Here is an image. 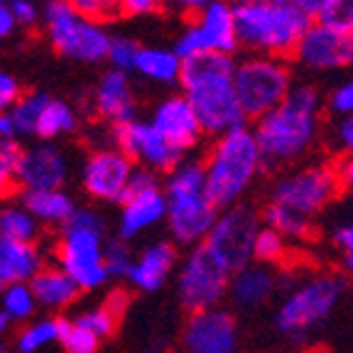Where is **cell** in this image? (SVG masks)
Returning <instances> with one entry per match:
<instances>
[{
  "mask_svg": "<svg viewBox=\"0 0 353 353\" xmlns=\"http://www.w3.org/2000/svg\"><path fill=\"white\" fill-rule=\"evenodd\" d=\"M236 66L238 64L231 54H219V52L184 59L179 86L204 128V135L221 138L245 125V113L233 86Z\"/></svg>",
  "mask_w": 353,
  "mask_h": 353,
  "instance_id": "obj_1",
  "label": "cell"
},
{
  "mask_svg": "<svg viewBox=\"0 0 353 353\" xmlns=\"http://www.w3.org/2000/svg\"><path fill=\"white\" fill-rule=\"evenodd\" d=\"M321 94L309 83H294L285 103L255 121L263 162L270 167L292 165L314 148L319 138Z\"/></svg>",
  "mask_w": 353,
  "mask_h": 353,
  "instance_id": "obj_2",
  "label": "cell"
},
{
  "mask_svg": "<svg viewBox=\"0 0 353 353\" xmlns=\"http://www.w3.org/2000/svg\"><path fill=\"white\" fill-rule=\"evenodd\" d=\"M238 42L253 54L290 57L302 42L312 20L290 0H231Z\"/></svg>",
  "mask_w": 353,
  "mask_h": 353,
  "instance_id": "obj_3",
  "label": "cell"
},
{
  "mask_svg": "<svg viewBox=\"0 0 353 353\" xmlns=\"http://www.w3.org/2000/svg\"><path fill=\"white\" fill-rule=\"evenodd\" d=\"M263 165V152L250 128L241 125L216 138L204 162L206 189L211 201L219 209L236 206L255 182Z\"/></svg>",
  "mask_w": 353,
  "mask_h": 353,
  "instance_id": "obj_4",
  "label": "cell"
},
{
  "mask_svg": "<svg viewBox=\"0 0 353 353\" xmlns=\"http://www.w3.org/2000/svg\"><path fill=\"white\" fill-rule=\"evenodd\" d=\"M167 223L176 243L201 245L219 219V206L206 189L201 162L184 160L167 174Z\"/></svg>",
  "mask_w": 353,
  "mask_h": 353,
  "instance_id": "obj_5",
  "label": "cell"
},
{
  "mask_svg": "<svg viewBox=\"0 0 353 353\" xmlns=\"http://www.w3.org/2000/svg\"><path fill=\"white\" fill-rule=\"evenodd\" d=\"M346 285L339 275H314L297 285L275 312V329L290 341H302L314 334L339 307Z\"/></svg>",
  "mask_w": 353,
  "mask_h": 353,
  "instance_id": "obj_6",
  "label": "cell"
},
{
  "mask_svg": "<svg viewBox=\"0 0 353 353\" xmlns=\"http://www.w3.org/2000/svg\"><path fill=\"white\" fill-rule=\"evenodd\" d=\"M59 268L77 280L81 290H96L108 280L103 223L91 209H74L59 241Z\"/></svg>",
  "mask_w": 353,
  "mask_h": 353,
  "instance_id": "obj_7",
  "label": "cell"
},
{
  "mask_svg": "<svg viewBox=\"0 0 353 353\" xmlns=\"http://www.w3.org/2000/svg\"><path fill=\"white\" fill-rule=\"evenodd\" d=\"M238 101L245 113V118H263L265 113L275 110L285 103V99L292 91V72L285 59L280 57L255 54L238 61L233 74Z\"/></svg>",
  "mask_w": 353,
  "mask_h": 353,
  "instance_id": "obj_8",
  "label": "cell"
},
{
  "mask_svg": "<svg viewBox=\"0 0 353 353\" xmlns=\"http://www.w3.org/2000/svg\"><path fill=\"white\" fill-rule=\"evenodd\" d=\"M44 25L50 42L54 44L61 54L72 57L77 61H96L108 59L110 50V34L101 22L86 20L72 8L69 0H50L44 6Z\"/></svg>",
  "mask_w": 353,
  "mask_h": 353,
  "instance_id": "obj_9",
  "label": "cell"
},
{
  "mask_svg": "<svg viewBox=\"0 0 353 353\" xmlns=\"http://www.w3.org/2000/svg\"><path fill=\"white\" fill-rule=\"evenodd\" d=\"M339 189L341 184L331 167H299L277 179V184L272 187L270 206L314 223V216L331 204V199L336 196Z\"/></svg>",
  "mask_w": 353,
  "mask_h": 353,
  "instance_id": "obj_10",
  "label": "cell"
},
{
  "mask_svg": "<svg viewBox=\"0 0 353 353\" xmlns=\"http://www.w3.org/2000/svg\"><path fill=\"white\" fill-rule=\"evenodd\" d=\"M231 277L233 272L201 243L187 255V260L179 268V275H176L179 302L192 314L216 309L231 290Z\"/></svg>",
  "mask_w": 353,
  "mask_h": 353,
  "instance_id": "obj_11",
  "label": "cell"
},
{
  "mask_svg": "<svg viewBox=\"0 0 353 353\" xmlns=\"http://www.w3.org/2000/svg\"><path fill=\"white\" fill-rule=\"evenodd\" d=\"M260 228H263L260 216L250 206L236 204L221 211L204 245L228 270L238 272L241 268L253 263V248Z\"/></svg>",
  "mask_w": 353,
  "mask_h": 353,
  "instance_id": "obj_12",
  "label": "cell"
},
{
  "mask_svg": "<svg viewBox=\"0 0 353 353\" xmlns=\"http://www.w3.org/2000/svg\"><path fill=\"white\" fill-rule=\"evenodd\" d=\"M241 47L233 17L231 0H214L206 10L196 15V20L184 30L174 42V52L179 59L219 52V54H233Z\"/></svg>",
  "mask_w": 353,
  "mask_h": 353,
  "instance_id": "obj_13",
  "label": "cell"
},
{
  "mask_svg": "<svg viewBox=\"0 0 353 353\" xmlns=\"http://www.w3.org/2000/svg\"><path fill=\"white\" fill-rule=\"evenodd\" d=\"M121 204L123 211L118 219V233L123 241H130L167 219V194L165 189H160L152 172L145 167L132 172Z\"/></svg>",
  "mask_w": 353,
  "mask_h": 353,
  "instance_id": "obj_14",
  "label": "cell"
},
{
  "mask_svg": "<svg viewBox=\"0 0 353 353\" xmlns=\"http://www.w3.org/2000/svg\"><path fill=\"white\" fill-rule=\"evenodd\" d=\"M116 143L118 150L140 162L150 172H172L182 160V154L174 145H170L160 132L154 130L152 123L130 121L116 128Z\"/></svg>",
  "mask_w": 353,
  "mask_h": 353,
  "instance_id": "obj_15",
  "label": "cell"
},
{
  "mask_svg": "<svg viewBox=\"0 0 353 353\" xmlns=\"http://www.w3.org/2000/svg\"><path fill=\"white\" fill-rule=\"evenodd\" d=\"M294 59L314 72H331L353 64V32H339L324 22H312L302 42L294 50Z\"/></svg>",
  "mask_w": 353,
  "mask_h": 353,
  "instance_id": "obj_16",
  "label": "cell"
},
{
  "mask_svg": "<svg viewBox=\"0 0 353 353\" xmlns=\"http://www.w3.org/2000/svg\"><path fill=\"white\" fill-rule=\"evenodd\" d=\"M184 351L187 353H236L238 321L226 309H206L189 316L184 326Z\"/></svg>",
  "mask_w": 353,
  "mask_h": 353,
  "instance_id": "obj_17",
  "label": "cell"
},
{
  "mask_svg": "<svg viewBox=\"0 0 353 353\" xmlns=\"http://www.w3.org/2000/svg\"><path fill=\"white\" fill-rule=\"evenodd\" d=\"M135 172L123 150H96L83 165V187L101 201H123Z\"/></svg>",
  "mask_w": 353,
  "mask_h": 353,
  "instance_id": "obj_18",
  "label": "cell"
},
{
  "mask_svg": "<svg viewBox=\"0 0 353 353\" xmlns=\"http://www.w3.org/2000/svg\"><path fill=\"white\" fill-rule=\"evenodd\" d=\"M154 130L160 132L162 138L170 145H174L179 152H187V150L196 148L201 135H204V128L199 123L196 113H194L192 103L182 96H170V99L162 101L152 113Z\"/></svg>",
  "mask_w": 353,
  "mask_h": 353,
  "instance_id": "obj_19",
  "label": "cell"
},
{
  "mask_svg": "<svg viewBox=\"0 0 353 353\" xmlns=\"http://www.w3.org/2000/svg\"><path fill=\"white\" fill-rule=\"evenodd\" d=\"M66 160L59 148L54 145H34L25 150L20 157L17 170V184L25 187V192L34 189H61L66 182Z\"/></svg>",
  "mask_w": 353,
  "mask_h": 353,
  "instance_id": "obj_20",
  "label": "cell"
},
{
  "mask_svg": "<svg viewBox=\"0 0 353 353\" xmlns=\"http://www.w3.org/2000/svg\"><path fill=\"white\" fill-rule=\"evenodd\" d=\"M96 110L105 121L116 123V128L135 121V96L128 74L110 69L101 77L96 86Z\"/></svg>",
  "mask_w": 353,
  "mask_h": 353,
  "instance_id": "obj_21",
  "label": "cell"
},
{
  "mask_svg": "<svg viewBox=\"0 0 353 353\" xmlns=\"http://www.w3.org/2000/svg\"><path fill=\"white\" fill-rule=\"evenodd\" d=\"M275 290H277V275L270 265L250 263L245 268H241L238 272H233L228 294H231V299L238 307L255 309L268 302L275 294Z\"/></svg>",
  "mask_w": 353,
  "mask_h": 353,
  "instance_id": "obj_22",
  "label": "cell"
},
{
  "mask_svg": "<svg viewBox=\"0 0 353 353\" xmlns=\"http://www.w3.org/2000/svg\"><path fill=\"white\" fill-rule=\"evenodd\" d=\"M42 270V255L34 243L0 238V285H30Z\"/></svg>",
  "mask_w": 353,
  "mask_h": 353,
  "instance_id": "obj_23",
  "label": "cell"
},
{
  "mask_svg": "<svg viewBox=\"0 0 353 353\" xmlns=\"http://www.w3.org/2000/svg\"><path fill=\"white\" fill-rule=\"evenodd\" d=\"M172 268H174V248L170 243H152L132 263L128 280H130L132 287H138L143 292H154L167 282Z\"/></svg>",
  "mask_w": 353,
  "mask_h": 353,
  "instance_id": "obj_24",
  "label": "cell"
},
{
  "mask_svg": "<svg viewBox=\"0 0 353 353\" xmlns=\"http://www.w3.org/2000/svg\"><path fill=\"white\" fill-rule=\"evenodd\" d=\"M37 304L47 309H64L77 299V294L81 292V287L77 285L69 272L64 268H42L39 275L30 282Z\"/></svg>",
  "mask_w": 353,
  "mask_h": 353,
  "instance_id": "obj_25",
  "label": "cell"
},
{
  "mask_svg": "<svg viewBox=\"0 0 353 353\" xmlns=\"http://www.w3.org/2000/svg\"><path fill=\"white\" fill-rule=\"evenodd\" d=\"M22 206L42 223H66L74 214V201L61 189H34L22 194Z\"/></svg>",
  "mask_w": 353,
  "mask_h": 353,
  "instance_id": "obj_26",
  "label": "cell"
},
{
  "mask_svg": "<svg viewBox=\"0 0 353 353\" xmlns=\"http://www.w3.org/2000/svg\"><path fill=\"white\" fill-rule=\"evenodd\" d=\"M184 61L176 57L174 50L165 47H143L138 57L135 72L154 83H179Z\"/></svg>",
  "mask_w": 353,
  "mask_h": 353,
  "instance_id": "obj_27",
  "label": "cell"
},
{
  "mask_svg": "<svg viewBox=\"0 0 353 353\" xmlns=\"http://www.w3.org/2000/svg\"><path fill=\"white\" fill-rule=\"evenodd\" d=\"M77 128V113L69 103L64 101H54L50 99L47 108H44L42 118H39L37 125V138L42 140H54L59 135H66Z\"/></svg>",
  "mask_w": 353,
  "mask_h": 353,
  "instance_id": "obj_28",
  "label": "cell"
},
{
  "mask_svg": "<svg viewBox=\"0 0 353 353\" xmlns=\"http://www.w3.org/2000/svg\"><path fill=\"white\" fill-rule=\"evenodd\" d=\"M0 238L32 243L37 238V219L25 206H8L0 211Z\"/></svg>",
  "mask_w": 353,
  "mask_h": 353,
  "instance_id": "obj_29",
  "label": "cell"
},
{
  "mask_svg": "<svg viewBox=\"0 0 353 353\" xmlns=\"http://www.w3.org/2000/svg\"><path fill=\"white\" fill-rule=\"evenodd\" d=\"M50 103V96L47 94H22V99L12 105L10 116L17 125V135H37L39 118H42L44 108Z\"/></svg>",
  "mask_w": 353,
  "mask_h": 353,
  "instance_id": "obj_30",
  "label": "cell"
},
{
  "mask_svg": "<svg viewBox=\"0 0 353 353\" xmlns=\"http://www.w3.org/2000/svg\"><path fill=\"white\" fill-rule=\"evenodd\" d=\"M61 319H39L30 324L28 329L20 331L17 336V351L20 353H34L39 348L50 346L52 341H59Z\"/></svg>",
  "mask_w": 353,
  "mask_h": 353,
  "instance_id": "obj_31",
  "label": "cell"
},
{
  "mask_svg": "<svg viewBox=\"0 0 353 353\" xmlns=\"http://www.w3.org/2000/svg\"><path fill=\"white\" fill-rule=\"evenodd\" d=\"M287 258V238L270 226H263L253 248V260L260 265H277Z\"/></svg>",
  "mask_w": 353,
  "mask_h": 353,
  "instance_id": "obj_32",
  "label": "cell"
},
{
  "mask_svg": "<svg viewBox=\"0 0 353 353\" xmlns=\"http://www.w3.org/2000/svg\"><path fill=\"white\" fill-rule=\"evenodd\" d=\"M34 304H37V297H34L30 285H8L6 292H3V312L10 321L30 319L34 312Z\"/></svg>",
  "mask_w": 353,
  "mask_h": 353,
  "instance_id": "obj_33",
  "label": "cell"
},
{
  "mask_svg": "<svg viewBox=\"0 0 353 353\" xmlns=\"http://www.w3.org/2000/svg\"><path fill=\"white\" fill-rule=\"evenodd\" d=\"M59 343L64 346L66 353H96L99 351L101 339L94 336V334L86 331L83 326H79L77 321L61 319Z\"/></svg>",
  "mask_w": 353,
  "mask_h": 353,
  "instance_id": "obj_34",
  "label": "cell"
},
{
  "mask_svg": "<svg viewBox=\"0 0 353 353\" xmlns=\"http://www.w3.org/2000/svg\"><path fill=\"white\" fill-rule=\"evenodd\" d=\"M20 157H22V150L17 148L15 140L0 138V199L8 196L15 189Z\"/></svg>",
  "mask_w": 353,
  "mask_h": 353,
  "instance_id": "obj_35",
  "label": "cell"
},
{
  "mask_svg": "<svg viewBox=\"0 0 353 353\" xmlns=\"http://www.w3.org/2000/svg\"><path fill=\"white\" fill-rule=\"evenodd\" d=\"M140 47L135 39L130 37H113L110 39V50H108V61L113 64L116 72H132L138 66V57H140Z\"/></svg>",
  "mask_w": 353,
  "mask_h": 353,
  "instance_id": "obj_36",
  "label": "cell"
},
{
  "mask_svg": "<svg viewBox=\"0 0 353 353\" xmlns=\"http://www.w3.org/2000/svg\"><path fill=\"white\" fill-rule=\"evenodd\" d=\"M79 326H83L86 331H91L94 336H99V339H103V336H108V334H113V329H116V321H118V316L110 312L108 307H96V309H88V312H83V314H79L77 319Z\"/></svg>",
  "mask_w": 353,
  "mask_h": 353,
  "instance_id": "obj_37",
  "label": "cell"
},
{
  "mask_svg": "<svg viewBox=\"0 0 353 353\" xmlns=\"http://www.w3.org/2000/svg\"><path fill=\"white\" fill-rule=\"evenodd\" d=\"M132 258L130 248H128V243L123 241H108L105 243V268H108V275H116V277H128L132 270Z\"/></svg>",
  "mask_w": 353,
  "mask_h": 353,
  "instance_id": "obj_38",
  "label": "cell"
},
{
  "mask_svg": "<svg viewBox=\"0 0 353 353\" xmlns=\"http://www.w3.org/2000/svg\"><path fill=\"white\" fill-rule=\"evenodd\" d=\"M72 8L86 20L105 22L121 15V3L118 0H69Z\"/></svg>",
  "mask_w": 353,
  "mask_h": 353,
  "instance_id": "obj_39",
  "label": "cell"
},
{
  "mask_svg": "<svg viewBox=\"0 0 353 353\" xmlns=\"http://www.w3.org/2000/svg\"><path fill=\"white\" fill-rule=\"evenodd\" d=\"M316 22H324L339 32H353V0H331V6Z\"/></svg>",
  "mask_w": 353,
  "mask_h": 353,
  "instance_id": "obj_40",
  "label": "cell"
},
{
  "mask_svg": "<svg viewBox=\"0 0 353 353\" xmlns=\"http://www.w3.org/2000/svg\"><path fill=\"white\" fill-rule=\"evenodd\" d=\"M326 105H329L331 113H336V116H341V118L353 116V79L351 81L339 83V86L331 91Z\"/></svg>",
  "mask_w": 353,
  "mask_h": 353,
  "instance_id": "obj_41",
  "label": "cell"
},
{
  "mask_svg": "<svg viewBox=\"0 0 353 353\" xmlns=\"http://www.w3.org/2000/svg\"><path fill=\"white\" fill-rule=\"evenodd\" d=\"M22 99V88L12 74L0 72V113H8L12 110V105Z\"/></svg>",
  "mask_w": 353,
  "mask_h": 353,
  "instance_id": "obj_42",
  "label": "cell"
},
{
  "mask_svg": "<svg viewBox=\"0 0 353 353\" xmlns=\"http://www.w3.org/2000/svg\"><path fill=\"white\" fill-rule=\"evenodd\" d=\"M10 10L15 22L22 25V28H32V25H37L39 17H42L37 3H32V0H10Z\"/></svg>",
  "mask_w": 353,
  "mask_h": 353,
  "instance_id": "obj_43",
  "label": "cell"
},
{
  "mask_svg": "<svg viewBox=\"0 0 353 353\" xmlns=\"http://www.w3.org/2000/svg\"><path fill=\"white\" fill-rule=\"evenodd\" d=\"M121 3V12L125 15H152L162 8V0H118Z\"/></svg>",
  "mask_w": 353,
  "mask_h": 353,
  "instance_id": "obj_44",
  "label": "cell"
},
{
  "mask_svg": "<svg viewBox=\"0 0 353 353\" xmlns=\"http://www.w3.org/2000/svg\"><path fill=\"white\" fill-rule=\"evenodd\" d=\"M214 0H162V6L170 8V10L184 12V15H199L201 10L211 6Z\"/></svg>",
  "mask_w": 353,
  "mask_h": 353,
  "instance_id": "obj_45",
  "label": "cell"
},
{
  "mask_svg": "<svg viewBox=\"0 0 353 353\" xmlns=\"http://www.w3.org/2000/svg\"><path fill=\"white\" fill-rule=\"evenodd\" d=\"M290 3H292L302 15H307L312 22L319 20L326 12V8L331 6V0H290Z\"/></svg>",
  "mask_w": 353,
  "mask_h": 353,
  "instance_id": "obj_46",
  "label": "cell"
},
{
  "mask_svg": "<svg viewBox=\"0 0 353 353\" xmlns=\"http://www.w3.org/2000/svg\"><path fill=\"white\" fill-rule=\"evenodd\" d=\"M339 148L343 150L346 154H353V116H346L339 121L336 132H334Z\"/></svg>",
  "mask_w": 353,
  "mask_h": 353,
  "instance_id": "obj_47",
  "label": "cell"
},
{
  "mask_svg": "<svg viewBox=\"0 0 353 353\" xmlns=\"http://www.w3.org/2000/svg\"><path fill=\"white\" fill-rule=\"evenodd\" d=\"M334 243H336V248L343 255L353 253V221H348V223H343V226H339L334 231Z\"/></svg>",
  "mask_w": 353,
  "mask_h": 353,
  "instance_id": "obj_48",
  "label": "cell"
},
{
  "mask_svg": "<svg viewBox=\"0 0 353 353\" xmlns=\"http://www.w3.org/2000/svg\"><path fill=\"white\" fill-rule=\"evenodd\" d=\"M334 172H336V179L343 189H353V154L341 157L336 162V167H334Z\"/></svg>",
  "mask_w": 353,
  "mask_h": 353,
  "instance_id": "obj_49",
  "label": "cell"
},
{
  "mask_svg": "<svg viewBox=\"0 0 353 353\" xmlns=\"http://www.w3.org/2000/svg\"><path fill=\"white\" fill-rule=\"evenodd\" d=\"M15 25L17 22H15V17H12L10 3H0V39L10 37Z\"/></svg>",
  "mask_w": 353,
  "mask_h": 353,
  "instance_id": "obj_50",
  "label": "cell"
},
{
  "mask_svg": "<svg viewBox=\"0 0 353 353\" xmlns=\"http://www.w3.org/2000/svg\"><path fill=\"white\" fill-rule=\"evenodd\" d=\"M15 135H17V125H15V121H12L10 110H8V113H0V138L15 140Z\"/></svg>",
  "mask_w": 353,
  "mask_h": 353,
  "instance_id": "obj_51",
  "label": "cell"
},
{
  "mask_svg": "<svg viewBox=\"0 0 353 353\" xmlns=\"http://www.w3.org/2000/svg\"><path fill=\"white\" fill-rule=\"evenodd\" d=\"M8 324H10V319H8V314L3 312V309H0V336H3V334L8 331Z\"/></svg>",
  "mask_w": 353,
  "mask_h": 353,
  "instance_id": "obj_52",
  "label": "cell"
},
{
  "mask_svg": "<svg viewBox=\"0 0 353 353\" xmlns=\"http://www.w3.org/2000/svg\"><path fill=\"white\" fill-rule=\"evenodd\" d=\"M343 268H346V272H351L353 275V253L343 255Z\"/></svg>",
  "mask_w": 353,
  "mask_h": 353,
  "instance_id": "obj_53",
  "label": "cell"
},
{
  "mask_svg": "<svg viewBox=\"0 0 353 353\" xmlns=\"http://www.w3.org/2000/svg\"><path fill=\"white\" fill-rule=\"evenodd\" d=\"M0 353H6V346H3V343H0Z\"/></svg>",
  "mask_w": 353,
  "mask_h": 353,
  "instance_id": "obj_54",
  "label": "cell"
},
{
  "mask_svg": "<svg viewBox=\"0 0 353 353\" xmlns=\"http://www.w3.org/2000/svg\"><path fill=\"white\" fill-rule=\"evenodd\" d=\"M0 3H8V0H0Z\"/></svg>",
  "mask_w": 353,
  "mask_h": 353,
  "instance_id": "obj_55",
  "label": "cell"
}]
</instances>
